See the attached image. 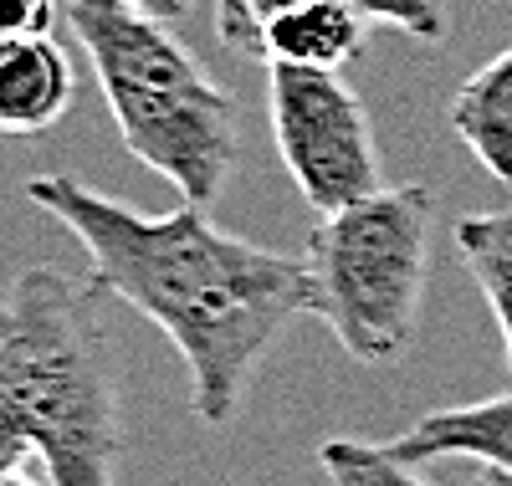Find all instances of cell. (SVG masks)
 <instances>
[{"label":"cell","instance_id":"15","mask_svg":"<svg viewBox=\"0 0 512 486\" xmlns=\"http://www.w3.org/2000/svg\"><path fill=\"white\" fill-rule=\"evenodd\" d=\"M128 6H139V11H149L159 21H180L190 11V0H128Z\"/></svg>","mask_w":512,"mask_h":486},{"label":"cell","instance_id":"5","mask_svg":"<svg viewBox=\"0 0 512 486\" xmlns=\"http://www.w3.org/2000/svg\"><path fill=\"white\" fill-rule=\"evenodd\" d=\"M267 123L292 185L318 215L349 210L384 190V159L369 108L344 72L272 67L267 72Z\"/></svg>","mask_w":512,"mask_h":486},{"label":"cell","instance_id":"7","mask_svg":"<svg viewBox=\"0 0 512 486\" xmlns=\"http://www.w3.org/2000/svg\"><path fill=\"white\" fill-rule=\"evenodd\" d=\"M379 451L400 466L441 461V456H477L482 466L512 471V389L492 394V400H477V405H451V410L420 415L410 430L384 440Z\"/></svg>","mask_w":512,"mask_h":486},{"label":"cell","instance_id":"16","mask_svg":"<svg viewBox=\"0 0 512 486\" xmlns=\"http://www.w3.org/2000/svg\"><path fill=\"white\" fill-rule=\"evenodd\" d=\"M472 486H512V471H507V466H482V471L472 476Z\"/></svg>","mask_w":512,"mask_h":486},{"label":"cell","instance_id":"18","mask_svg":"<svg viewBox=\"0 0 512 486\" xmlns=\"http://www.w3.org/2000/svg\"><path fill=\"white\" fill-rule=\"evenodd\" d=\"M507 6H512V0H507Z\"/></svg>","mask_w":512,"mask_h":486},{"label":"cell","instance_id":"3","mask_svg":"<svg viewBox=\"0 0 512 486\" xmlns=\"http://www.w3.org/2000/svg\"><path fill=\"white\" fill-rule=\"evenodd\" d=\"M0 394L26 420L52 486H113L123 400L98 292L57 267L21 272L0 297Z\"/></svg>","mask_w":512,"mask_h":486},{"label":"cell","instance_id":"9","mask_svg":"<svg viewBox=\"0 0 512 486\" xmlns=\"http://www.w3.org/2000/svg\"><path fill=\"white\" fill-rule=\"evenodd\" d=\"M446 118L472 159L512 190V47L456 87Z\"/></svg>","mask_w":512,"mask_h":486},{"label":"cell","instance_id":"14","mask_svg":"<svg viewBox=\"0 0 512 486\" xmlns=\"http://www.w3.org/2000/svg\"><path fill=\"white\" fill-rule=\"evenodd\" d=\"M36 451V440L26 430V420L11 410V400L0 394V476H16V466Z\"/></svg>","mask_w":512,"mask_h":486},{"label":"cell","instance_id":"2","mask_svg":"<svg viewBox=\"0 0 512 486\" xmlns=\"http://www.w3.org/2000/svg\"><path fill=\"white\" fill-rule=\"evenodd\" d=\"M62 16L88 52L123 149L185 205L210 210L241 159L236 98L180 47L169 21L128 0H62Z\"/></svg>","mask_w":512,"mask_h":486},{"label":"cell","instance_id":"1","mask_svg":"<svg viewBox=\"0 0 512 486\" xmlns=\"http://www.w3.org/2000/svg\"><path fill=\"white\" fill-rule=\"evenodd\" d=\"M26 200L82 241L98 297L139 307L180 348L190 410L205 425L241 415L262 359L313 313L308 256L241 241L210 210L180 205L175 215H144L72 174H36Z\"/></svg>","mask_w":512,"mask_h":486},{"label":"cell","instance_id":"13","mask_svg":"<svg viewBox=\"0 0 512 486\" xmlns=\"http://www.w3.org/2000/svg\"><path fill=\"white\" fill-rule=\"evenodd\" d=\"M62 0H0V31H52Z\"/></svg>","mask_w":512,"mask_h":486},{"label":"cell","instance_id":"4","mask_svg":"<svg viewBox=\"0 0 512 486\" xmlns=\"http://www.w3.org/2000/svg\"><path fill=\"white\" fill-rule=\"evenodd\" d=\"M431 231L436 195L425 185H384L313 226L303 246L313 313L333 328L349 359L384 369L415 343Z\"/></svg>","mask_w":512,"mask_h":486},{"label":"cell","instance_id":"17","mask_svg":"<svg viewBox=\"0 0 512 486\" xmlns=\"http://www.w3.org/2000/svg\"><path fill=\"white\" fill-rule=\"evenodd\" d=\"M0 486H31V481H21V476H0Z\"/></svg>","mask_w":512,"mask_h":486},{"label":"cell","instance_id":"8","mask_svg":"<svg viewBox=\"0 0 512 486\" xmlns=\"http://www.w3.org/2000/svg\"><path fill=\"white\" fill-rule=\"evenodd\" d=\"M364 16L349 0H292V6L267 26L262 62L267 67H318L344 72L364 57Z\"/></svg>","mask_w":512,"mask_h":486},{"label":"cell","instance_id":"11","mask_svg":"<svg viewBox=\"0 0 512 486\" xmlns=\"http://www.w3.org/2000/svg\"><path fill=\"white\" fill-rule=\"evenodd\" d=\"M318 466L333 486H425L420 476H410V466L390 461L379 446H359V440H323Z\"/></svg>","mask_w":512,"mask_h":486},{"label":"cell","instance_id":"6","mask_svg":"<svg viewBox=\"0 0 512 486\" xmlns=\"http://www.w3.org/2000/svg\"><path fill=\"white\" fill-rule=\"evenodd\" d=\"M77 103V72L52 31H0V134L31 139Z\"/></svg>","mask_w":512,"mask_h":486},{"label":"cell","instance_id":"10","mask_svg":"<svg viewBox=\"0 0 512 486\" xmlns=\"http://www.w3.org/2000/svg\"><path fill=\"white\" fill-rule=\"evenodd\" d=\"M456 251H461L466 272H472V282L482 287L492 318L502 328L507 374H512V205L492 210V215L456 220Z\"/></svg>","mask_w":512,"mask_h":486},{"label":"cell","instance_id":"12","mask_svg":"<svg viewBox=\"0 0 512 486\" xmlns=\"http://www.w3.org/2000/svg\"><path fill=\"white\" fill-rule=\"evenodd\" d=\"M349 6L374 21V26H395L425 47H441L451 36V0H349Z\"/></svg>","mask_w":512,"mask_h":486}]
</instances>
